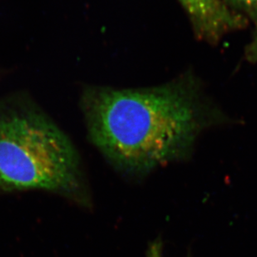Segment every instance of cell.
<instances>
[{
	"mask_svg": "<svg viewBox=\"0 0 257 257\" xmlns=\"http://www.w3.org/2000/svg\"><path fill=\"white\" fill-rule=\"evenodd\" d=\"M80 105L89 141L128 178L188 160L200 134L226 120L191 75L151 88L87 87Z\"/></svg>",
	"mask_w": 257,
	"mask_h": 257,
	"instance_id": "cell-1",
	"label": "cell"
},
{
	"mask_svg": "<svg viewBox=\"0 0 257 257\" xmlns=\"http://www.w3.org/2000/svg\"><path fill=\"white\" fill-rule=\"evenodd\" d=\"M0 190L46 191L92 206L74 144L47 114L30 105L0 109Z\"/></svg>",
	"mask_w": 257,
	"mask_h": 257,
	"instance_id": "cell-2",
	"label": "cell"
},
{
	"mask_svg": "<svg viewBox=\"0 0 257 257\" xmlns=\"http://www.w3.org/2000/svg\"><path fill=\"white\" fill-rule=\"evenodd\" d=\"M191 18L198 35L216 40L230 30L241 28L245 20L220 0H179Z\"/></svg>",
	"mask_w": 257,
	"mask_h": 257,
	"instance_id": "cell-3",
	"label": "cell"
},
{
	"mask_svg": "<svg viewBox=\"0 0 257 257\" xmlns=\"http://www.w3.org/2000/svg\"><path fill=\"white\" fill-rule=\"evenodd\" d=\"M230 1L256 18L257 0H230Z\"/></svg>",
	"mask_w": 257,
	"mask_h": 257,
	"instance_id": "cell-4",
	"label": "cell"
},
{
	"mask_svg": "<svg viewBox=\"0 0 257 257\" xmlns=\"http://www.w3.org/2000/svg\"><path fill=\"white\" fill-rule=\"evenodd\" d=\"M255 19H256V23H255L254 37L246 50V56H247L248 60L250 61H256L257 60V16Z\"/></svg>",
	"mask_w": 257,
	"mask_h": 257,
	"instance_id": "cell-5",
	"label": "cell"
},
{
	"mask_svg": "<svg viewBox=\"0 0 257 257\" xmlns=\"http://www.w3.org/2000/svg\"><path fill=\"white\" fill-rule=\"evenodd\" d=\"M148 257H163L162 255V243L160 240H156L150 245L148 250Z\"/></svg>",
	"mask_w": 257,
	"mask_h": 257,
	"instance_id": "cell-6",
	"label": "cell"
}]
</instances>
